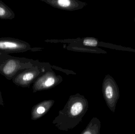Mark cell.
Returning <instances> with one entry per match:
<instances>
[{"label":"cell","instance_id":"obj_13","mask_svg":"<svg viewBox=\"0 0 135 134\" xmlns=\"http://www.w3.org/2000/svg\"><path fill=\"white\" fill-rule=\"evenodd\" d=\"M2 53H0V55H1V54H2Z\"/></svg>","mask_w":135,"mask_h":134},{"label":"cell","instance_id":"obj_11","mask_svg":"<svg viewBox=\"0 0 135 134\" xmlns=\"http://www.w3.org/2000/svg\"><path fill=\"white\" fill-rule=\"evenodd\" d=\"M0 105L4 106V101H3V98L2 96L1 92L0 90Z\"/></svg>","mask_w":135,"mask_h":134},{"label":"cell","instance_id":"obj_1","mask_svg":"<svg viewBox=\"0 0 135 134\" xmlns=\"http://www.w3.org/2000/svg\"><path fill=\"white\" fill-rule=\"evenodd\" d=\"M89 108L87 99L77 93L71 95L62 110L52 122L59 130L68 131L76 127L82 120Z\"/></svg>","mask_w":135,"mask_h":134},{"label":"cell","instance_id":"obj_6","mask_svg":"<svg viewBox=\"0 0 135 134\" xmlns=\"http://www.w3.org/2000/svg\"><path fill=\"white\" fill-rule=\"evenodd\" d=\"M103 97L107 106L112 112H115L116 105L119 98L116 86L109 78H105L102 85Z\"/></svg>","mask_w":135,"mask_h":134},{"label":"cell","instance_id":"obj_5","mask_svg":"<svg viewBox=\"0 0 135 134\" xmlns=\"http://www.w3.org/2000/svg\"><path fill=\"white\" fill-rule=\"evenodd\" d=\"M29 43L25 41L12 37L0 38V53L6 54L24 52L31 51Z\"/></svg>","mask_w":135,"mask_h":134},{"label":"cell","instance_id":"obj_7","mask_svg":"<svg viewBox=\"0 0 135 134\" xmlns=\"http://www.w3.org/2000/svg\"><path fill=\"white\" fill-rule=\"evenodd\" d=\"M52 7L66 11H72L81 9L87 3L78 0H41Z\"/></svg>","mask_w":135,"mask_h":134},{"label":"cell","instance_id":"obj_4","mask_svg":"<svg viewBox=\"0 0 135 134\" xmlns=\"http://www.w3.org/2000/svg\"><path fill=\"white\" fill-rule=\"evenodd\" d=\"M63 80L62 77L57 75L52 68L40 76L33 83L32 91H38L50 89L57 86Z\"/></svg>","mask_w":135,"mask_h":134},{"label":"cell","instance_id":"obj_9","mask_svg":"<svg viewBox=\"0 0 135 134\" xmlns=\"http://www.w3.org/2000/svg\"><path fill=\"white\" fill-rule=\"evenodd\" d=\"M100 120L97 117H93L80 134H100Z\"/></svg>","mask_w":135,"mask_h":134},{"label":"cell","instance_id":"obj_2","mask_svg":"<svg viewBox=\"0 0 135 134\" xmlns=\"http://www.w3.org/2000/svg\"><path fill=\"white\" fill-rule=\"evenodd\" d=\"M40 63L38 60L13 56L2 53L0 55V74L8 80H12L18 73Z\"/></svg>","mask_w":135,"mask_h":134},{"label":"cell","instance_id":"obj_12","mask_svg":"<svg viewBox=\"0 0 135 134\" xmlns=\"http://www.w3.org/2000/svg\"></svg>","mask_w":135,"mask_h":134},{"label":"cell","instance_id":"obj_8","mask_svg":"<svg viewBox=\"0 0 135 134\" xmlns=\"http://www.w3.org/2000/svg\"><path fill=\"white\" fill-rule=\"evenodd\" d=\"M55 102L54 100H46L34 105L31 112L32 120H37L45 115L52 108Z\"/></svg>","mask_w":135,"mask_h":134},{"label":"cell","instance_id":"obj_10","mask_svg":"<svg viewBox=\"0 0 135 134\" xmlns=\"http://www.w3.org/2000/svg\"><path fill=\"white\" fill-rule=\"evenodd\" d=\"M15 17V13L12 10L1 1H0V19L12 20Z\"/></svg>","mask_w":135,"mask_h":134},{"label":"cell","instance_id":"obj_3","mask_svg":"<svg viewBox=\"0 0 135 134\" xmlns=\"http://www.w3.org/2000/svg\"><path fill=\"white\" fill-rule=\"evenodd\" d=\"M51 68L49 63L40 62L38 65L18 73L13 79V82L18 86L29 88L40 76Z\"/></svg>","mask_w":135,"mask_h":134}]
</instances>
